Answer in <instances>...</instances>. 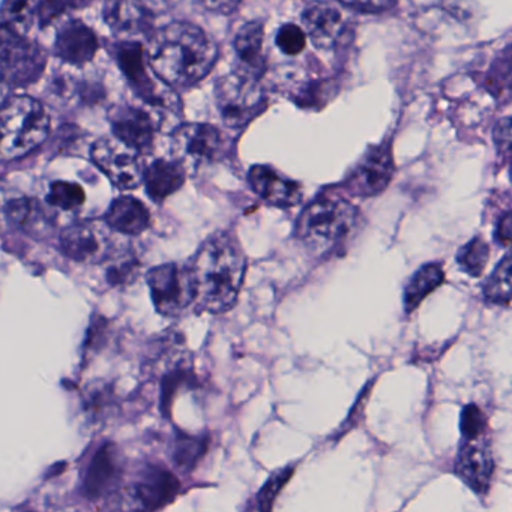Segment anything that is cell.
<instances>
[{"label":"cell","mask_w":512,"mask_h":512,"mask_svg":"<svg viewBox=\"0 0 512 512\" xmlns=\"http://www.w3.org/2000/svg\"><path fill=\"white\" fill-rule=\"evenodd\" d=\"M488 259H490V245L481 236L470 239L457 253V263L461 271L473 278L484 274Z\"/></svg>","instance_id":"cell-26"},{"label":"cell","mask_w":512,"mask_h":512,"mask_svg":"<svg viewBox=\"0 0 512 512\" xmlns=\"http://www.w3.org/2000/svg\"><path fill=\"white\" fill-rule=\"evenodd\" d=\"M485 301L508 308L511 304V256L506 253L482 286Z\"/></svg>","instance_id":"cell-24"},{"label":"cell","mask_w":512,"mask_h":512,"mask_svg":"<svg viewBox=\"0 0 512 512\" xmlns=\"http://www.w3.org/2000/svg\"><path fill=\"white\" fill-rule=\"evenodd\" d=\"M217 55L209 35L190 23L164 26L152 35L146 52L152 73L172 88H190L205 79Z\"/></svg>","instance_id":"cell-1"},{"label":"cell","mask_w":512,"mask_h":512,"mask_svg":"<svg viewBox=\"0 0 512 512\" xmlns=\"http://www.w3.org/2000/svg\"><path fill=\"white\" fill-rule=\"evenodd\" d=\"M110 122H112L115 137L139 151L140 154H146L154 145L157 125L146 110L122 104L112 110Z\"/></svg>","instance_id":"cell-14"},{"label":"cell","mask_w":512,"mask_h":512,"mask_svg":"<svg viewBox=\"0 0 512 512\" xmlns=\"http://www.w3.org/2000/svg\"><path fill=\"white\" fill-rule=\"evenodd\" d=\"M44 50L25 34L0 26V67L11 88H25L40 79L46 68Z\"/></svg>","instance_id":"cell-6"},{"label":"cell","mask_w":512,"mask_h":512,"mask_svg":"<svg viewBox=\"0 0 512 512\" xmlns=\"http://www.w3.org/2000/svg\"><path fill=\"white\" fill-rule=\"evenodd\" d=\"M11 85L5 76L4 70L0 67V107L7 103L8 95H10Z\"/></svg>","instance_id":"cell-38"},{"label":"cell","mask_w":512,"mask_h":512,"mask_svg":"<svg viewBox=\"0 0 512 512\" xmlns=\"http://www.w3.org/2000/svg\"><path fill=\"white\" fill-rule=\"evenodd\" d=\"M200 310L220 314L238 301L247 257L235 236L220 232L203 242L190 266Z\"/></svg>","instance_id":"cell-2"},{"label":"cell","mask_w":512,"mask_h":512,"mask_svg":"<svg viewBox=\"0 0 512 512\" xmlns=\"http://www.w3.org/2000/svg\"><path fill=\"white\" fill-rule=\"evenodd\" d=\"M494 140H496V145L500 152L508 154L509 143H511V121H509V118L499 121L496 131H494Z\"/></svg>","instance_id":"cell-35"},{"label":"cell","mask_w":512,"mask_h":512,"mask_svg":"<svg viewBox=\"0 0 512 512\" xmlns=\"http://www.w3.org/2000/svg\"><path fill=\"white\" fill-rule=\"evenodd\" d=\"M70 8L67 0H41V4L38 5L37 17L40 20L41 26L46 28L47 25L55 22L56 19H59Z\"/></svg>","instance_id":"cell-33"},{"label":"cell","mask_w":512,"mask_h":512,"mask_svg":"<svg viewBox=\"0 0 512 512\" xmlns=\"http://www.w3.org/2000/svg\"><path fill=\"white\" fill-rule=\"evenodd\" d=\"M152 301L158 313L167 317L181 316L196 304V287L190 266L166 263L148 274Z\"/></svg>","instance_id":"cell-7"},{"label":"cell","mask_w":512,"mask_h":512,"mask_svg":"<svg viewBox=\"0 0 512 512\" xmlns=\"http://www.w3.org/2000/svg\"><path fill=\"white\" fill-rule=\"evenodd\" d=\"M143 181L149 197L155 202H163L184 185L185 167L178 160H158L145 170Z\"/></svg>","instance_id":"cell-22"},{"label":"cell","mask_w":512,"mask_h":512,"mask_svg":"<svg viewBox=\"0 0 512 512\" xmlns=\"http://www.w3.org/2000/svg\"><path fill=\"white\" fill-rule=\"evenodd\" d=\"M179 491V481L160 466L146 467L136 484L137 502L146 509L163 508L167 503L175 499Z\"/></svg>","instance_id":"cell-19"},{"label":"cell","mask_w":512,"mask_h":512,"mask_svg":"<svg viewBox=\"0 0 512 512\" xmlns=\"http://www.w3.org/2000/svg\"><path fill=\"white\" fill-rule=\"evenodd\" d=\"M116 59L134 92L155 106L161 104L157 86L149 74L151 67L142 44L136 41H122L116 46Z\"/></svg>","instance_id":"cell-16"},{"label":"cell","mask_w":512,"mask_h":512,"mask_svg":"<svg viewBox=\"0 0 512 512\" xmlns=\"http://www.w3.org/2000/svg\"><path fill=\"white\" fill-rule=\"evenodd\" d=\"M265 31L259 22L245 23L235 37V52L238 59V71L260 79L265 70V52H263Z\"/></svg>","instance_id":"cell-20"},{"label":"cell","mask_w":512,"mask_h":512,"mask_svg":"<svg viewBox=\"0 0 512 512\" xmlns=\"http://www.w3.org/2000/svg\"><path fill=\"white\" fill-rule=\"evenodd\" d=\"M349 7L358 8L364 11H380L388 8L392 0H340Z\"/></svg>","instance_id":"cell-36"},{"label":"cell","mask_w":512,"mask_h":512,"mask_svg":"<svg viewBox=\"0 0 512 512\" xmlns=\"http://www.w3.org/2000/svg\"><path fill=\"white\" fill-rule=\"evenodd\" d=\"M511 235V211H505L500 215L499 220H497L496 229H494V239H496V244L500 245V247L508 248L509 242H511Z\"/></svg>","instance_id":"cell-34"},{"label":"cell","mask_w":512,"mask_h":512,"mask_svg":"<svg viewBox=\"0 0 512 512\" xmlns=\"http://www.w3.org/2000/svg\"><path fill=\"white\" fill-rule=\"evenodd\" d=\"M302 25L317 49L331 50L343 37L346 19L337 5L314 0L302 13Z\"/></svg>","instance_id":"cell-12"},{"label":"cell","mask_w":512,"mask_h":512,"mask_svg":"<svg viewBox=\"0 0 512 512\" xmlns=\"http://www.w3.org/2000/svg\"><path fill=\"white\" fill-rule=\"evenodd\" d=\"M202 2L209 10L229 14L241 5L242 0H202Z\"/></svg>","instance_id":"cell-37"},{"label":"cell","mask_w":512,"mask_h":512,"mask_svg":"<svg viewBox=\"0 0 512 512\" xmlns=\"http://www.w3.org/2000/svg\"><path fill=\"white\" fill-rule=\"evenodd\" d=\"M494 469L493 451L485 436L463 439L455 458L454 472L470 490L476 494L487 493L493 481Z\"/></svg>","instance_id":"cell-11"},{"label":"cell","mask_w":512,"mask_h":512,"mask_svg":"<svg viewBox=\"0 0 512 512\" xmlns=\"http://www.w3.org/2000/svg\"><path fill=\"white\" fill-rule=\"evenodd\" d=\"M278 49L287 56H296L305 49L307 44V37L305 32L296 25L281 26L278 31L277 38H275Z\"/></svg>","instance_id":"cell-31"},{"label":"cell","mask_w":512,"mask_h":512,"mask_svg":"<svg viewBox=\"0 0 512 512\" xmlns=\"http://www.w3.org/2000/svg\"><path fill=\"white\" fill-rule=\"evenodd\" d=\"M71 8H82L91 4L92 0H67Z\"/></svg>","instance_id":"cell-39"},{"label":"cell","mask_w":512,"mask_h":512,"mask_svg":"<svg viewBox=\"0 0 512 512\" xmlns=\"http://www.w3.org/2000/svg\"><path fill=\"white\" fill-rule=\"evenodd\" d=\"M55 49L65 64L82 67L97 55L98 38L88 25L80 20H71L59 29Z\"/></svg>","instance_id":"cell-17"},{"label":"cell","mask_w":512,"mask_h":512,"mask_svg":"<svg viewBox=\"0 0 512 512\" xmlns=\"http://www.w3.org/2000/svg\"><path fill=\"white\" fill-rule=\"evenodd\" d=\"M445 281V271L439 262L427 263L413 274L404 287L403 305L407 314L413 313L425 298Z\"/></svg>","instance_id":"cell-23"},{"label":"cell","mask_w":512,"mask_h":512,"mask_svg":"<svg viewBox=\"0 0 512 512\" xmlns=\"http://www.w3.org/2000/svg\"><path fill=\"white\" fill-rule=\"evenodd\" d=\"M38 14V0H5L0 10V26L25 34Z\"/></svg>","instance_id":"cell-25"},{"label":"cell","mask_w":512,"mask_h":512,"mask_svg":"<svg viewBox=\"0 0 512 512\" xmlns=\"http://www.w3.org/2000/svg\"><path fill=\"white\" fill-rule=\"evenodd\" d=\"M293 467H286V469L278 470L274 475H271V478L265 482L262 490L257 494L256 509H262V511H269V509L274 508L275 499H277L278 494L283 490L284 485L289 482V479L292 478Z\"/></svg>","instance_id":"cell-29"},{"label":"cell","mask_w":512,"mask_h":512,"mask_svg":"<svg viewBox=\"0 0 512 512\" xmlns=\"http://www.w3.org/2000/svg\"><path fill=\"white\" fill-rule=\"evenodd\" d=\"M172 145L176 160L184 167L215 163L224 152L220 131L208 124L182 125L173 134Z\"/></svg>","instance_id":"cell-9"},{"label":"cell","mask_w":512,"mask_h":512,"mask_svg":"<svg viewBox=\"0 0 512 512\" xmlns=\"http://www.w3.org/2000/svg\"><path fill=\"white\" fill-rule=\"evenodd\" d=\"M460 428L463 439H476V437L485 436L488 418L484 410L473 403L464 406L461 410Z\"/></svg>","instance_id":"cell-30"},{"label":"cell","mask_w":512,"mask_h":512,"mask_svg":"<svg viewBox=\"0 0 512 512\" xmlns=\"http://www.w3.org/2000/svg\"><path fill=\"white\" fill-rule=\"evenodd\" d=\"M394 176V161L388 146L371 148L347 178L346 190L356 197H374L388 188Z\"/></svg>","instance_id":"cell-10"},{"label":"cell","mask_w":512,"mask_h":512,"mask_svg":"<svg viewBox=\"0 0 512 512\" xmlns=\"http://www.w3.org/2000/svg\"><path fill=\"white\" fill-rule=\"evenodd\" d=\"M86 194L80 185L73 182L58 181L50 187L47 202L53 208L62 209V211H74L85 203Z\"/></svg>","instance_id":"cell-28"},{"label":"cell","mask_w":512,"mask_h":512,"mask_svg":"<svg viewBox=\"0 0 512 512\" xmlns=\"http://www.w3.org/2000/svg\"><path fill=\"white\" fill-rule=\"evenodd\" d=\"M49 134L50 118L38 101L17 97L0 107V157L5 160L25 157Z\"/></svg>","instance_id":"cell-4"},{"label":"cell","mask_w":512,"mask_h":512,"mask_svg":"<svg viewBox=\"0 0 512 512\" xmlns=\"http://www.w3.org/2000/svg\"><path fill=\"white\" fill-rule=\"evenodd\" d=\"M358 209L338 196H320L299 215L295 236L316 257H328L344 248L355 235Z\"/></svg>","instance_id":"cell-3"},{"label":"cell","mask_w":512,"mask_h":512,"mask_svg":"<svg viewBox=\"0 0 512 512\" xmlns=\"http://www.w3.org/2000/svg\"><path fill=\"white\" fill-rule=\"evenodd\" d=\"M206 446L202 439H194V437H184L179 440L176 446V461L181 467H193L197 463Z\"/></svg>","instance_id":"cell-32"},{"label":"cell","mask_w":512,"mask_h":512,"mask_svg":"<svg viewBox=\"0 0 512 512\" xmlns=\"http://www.w3.org/2000/svg\"><path fill=\"white\" fill-rule=\"evenodd\" d=\"M107 226L124 235H139L151 223V214L140 200L134 197H119L107 212Z\"/></svg>","instance_id":"cell-21"},{"label":"cell","mask_w":512,"mask_h":512,"mask_svg":"<svg viewBox=\"0 0 512 512\" xmlns=\"http://www.w3.org/2000/svg\"><path fill=\"white\" fill-rule=\"evenodd\" d=\"M65 256L80 263H98L110 253L106 230L95 223H80L68 227L61 236Z\"/></svg>","instance_id":"cell-13"},{"label":"cell","mask_w":512,"mask_h":512,"mask_svg":"<svg viewBox=\"0 0 512 512\" xmlns=\"http://www.w3.org/2000/svg\"><path fill=\"white\" fill-rule=\"evenodd\" d=\"M106 20L122 38H137L149 32L154 16L143 0H109Z\"/></svg>","instance_id":"cell-18"},{"label":"cell","mask_w":512,"mask_h":512,"mask_svg":"<svg viewBox=\"0 0 512 512\" xmlns=\"http://www.w3.org/2000/svg\"><path fill=\"white\" fill-rule=\"evenodd\" d=\"M257 77L236 71L218 80L215 88L218 112L233 130L247 127L266 107V95Z\"/></svg>","instance_id":"cell-5"},{"label":"cell","mask_w":512,"mask_h":512,"mask_svg":"<svg viewBox=\"0 0 512 512\" xmlns=\"http://www.w3.org/2000/svg\"><path fill=\"white\" fill-rule=\"evenodd\" d=\"M251 190L268 205L287 209L299 205L302 187L296 181L286 178L269 166H253L248 173Z\"/></svg>","instance_id":"cell-15"},{"label":"cell","mask_w":512,"mask_h":512,"mask_svg":"<svg viewBox=\"0 0 512 512\" xmlns=\"http://www.w3.org/2000/svg\"><path fill=\"white\" fill-rule=\"evenodd\" d=\"M118 478V464L112 448L103 449L92 464L88 478V488L91 493L103 494L112 487Z\"/></svg>","instance_id":"cell-27"},{"label":"cell","mask_w":512,"mask_h":512,"mask_svg":"<svg viewBox=\"0 0 512 512\" xmlns=\"http://www.w3.org/2000/svg\"><path fill=\"white\" fill-rule=\"evenodd\" d=\"M142 155L115 136L98 140L92 148L94 163L121 190H133L142 184L146 170Z\"/></svg>","instance_id":"cell-8"}]
</instances>
